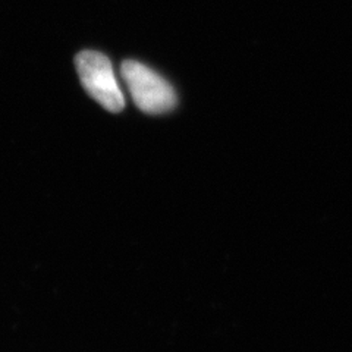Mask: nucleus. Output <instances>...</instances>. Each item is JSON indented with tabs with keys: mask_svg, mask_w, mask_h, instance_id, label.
I'll return each instance as SVG.
<instances>
[{
	"mask_svg": "<svg viewBox=\"0 0 352 352\" xmlns=\"http://www.w3.org/2000/svg\"><path fill=\"white\" fill-rule=\"evenodd\" d=\"M120 74L129 88L132 100L144 113H168L176 106L173 87L144 63L125 60L120 66Z\"/></svg>",
	"mask_w": 352,
	"mask_h": 352,
	"instance_id": "f257e3e1",
	"label": "nucleus"
},
{
	"mask_svg": "<svg viewBox=\"0 0 352 352\" xmlns=\"http://www.w3.org/2000/svg\"><path fill=\"white\" fill-rule=\"evenodd\" d=\"M75 65L82 87L97 103L113 113L125 107V97L118 84L113 66L104 54L93 50L81 52Z\"/></svg>",
	"mask_w": 352,
	"mask_h": 352,
	"instance_id": "f03ea898",
	"label": "nucleus"
}]
</instances>
